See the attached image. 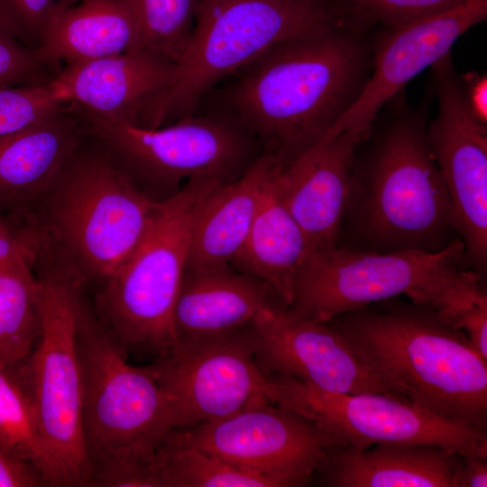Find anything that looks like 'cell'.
<instances>
[{
    "label": "cell",
    "mask_w": 487,
    "mask_h": 487,
    "mask_svg": "<svg viewBox=\"0 0 487 487\" xmlns=\"http://www.w3.org/2000/svg\"><path fill=\"white\" fill-rule=\"evenodd\" d=\"M338 15L371 30H395L466 0H333Z\"/></svg>",
    "instance_id": "obj_29"
},
{
    "label": "cell",
    "mask_w": 487,
    "mask_h": 487,
    "mask_svg": "<svg viewBox=\"0 0 487 487\" xmlns=\"http://www.w3.org/2000/svg\"><path fill=\"white\" fill-rule=\"evenodd\" d=\"M39 247V234L29 211L0 212V269L20 260L35 266Z\"/></svg>",
    "instance_id": "obj_33"
},
{
    "label": "cell",
    "mask_w": 487,
    "mask_h": 487,
    "mask_svg": "<svg viewBox=\"0 0 487 487\" xmlns=\"http://www.w3.org/2000/svg\"><path fill=\"white\" fill-rule=\"evenodd\" d=\"M165 439L271 476L282 487L308 484L329 450L343 446L298 412L271 401L217 421L172 428Z\"/></svg>",
    "instance_id": "obj_13"
},
{
    "label": "cell",
    "mask_w": 487,
    "mask_h": 487,
    "mask_svg": "<svg viewBox=\"0 0 487 487\" xmlns=\"http://www.w3.org/2000/svg\"><path fill=\"white\" fill-rule=\"evenodd\" d=\"M77 343L81 369V425L91 486L158 487L154 456L173 428L166 397L146 367L96 317L80 291Z\"/></svg>",
    "instance_id": "obj_5"
},
{
    "label": "cell",
    "mask_w": 487,
    "mask_h": 487,
    "mask_svg": "<svg viewBox=\"0 0 487 487\" xmlns=\"http://www.w3.org/2000/svg\"><path fill=\"white\" fill-rule=\"evenodd\" d=\"M275 403L312 422L344 446L428 444L467 455H487V431L445 418L383 392L332 393L292 379L271 378Z\"/></svg>",
    "instance_id": "obj_12"
},
{
    "label": "cell",
    "mask_w": 487,
    "mask_h": 487,
    "mask_svg": "<svg viewBox=\"0 0 487 487\" xmlns=\"http://www.w3.org/2000/svg\"><path fill=\"white\" fill-rule=\"evenodd\" d=\"M252 328L256 362L269 378L292 379L332 393H385L328 322L276 304L262 309Z\"/></svg>",
    "instance_id": "obj_15"
},
{
    "label": "cell",
    "mask_w": 487,
    "mask_h": 487,
    "mask_svg": "<svg viewBox=\"0 0 487 487\" xmlns=\"http://www.w3.org/2000/svg\"><path fill=\"white\" fill-rule=\"evenodd\" d=\"M277 166L262 154L241 177L220 184L205 198L194 222L186 269L232 265Z\"/></svg>",
    "instance_id": "obj_22"
},
{
    "label": "cell",
    "mask_w": 487,
    "mask_h": 487,
    "mask_svg": "<svg viewBox=\"0 0 487 487\" xmlns=\"http://www.w3.org/2000/svg\"><path fill=\"white\" fill-rule=\"evenodd\" d=\"M461 458L428 444L337 446L329 450L314 479L330 487H453Z\"/></svg>",
    "instance_id": "obj_21"
},
{
    "label": "cell",
    "mask_w": 487,
    "mask_h": 487,
    "mask_svg": "<svg viewBox=\"0 0 487 487\" xmlns=\"http://www.w3.org/2000/svg\"><path fill=\"white\" fill-rule=\"evenodd\" d=\"M63 103L54 81L44 86L0 87V135L37 122Z\"/></svg>",
    "instance_id": "obj_31"
},
{
    "label": "cell",
    "mask_w": 487,
    "mask_h": 487,
    "mask_svg": "<svg viewBox=\"0 0 487 487\" xmlns=\"http://www.w3.org/2000/svg\"><path fill=\"white\" fill-rule=\"evenodd\" d=\"M82 133L95 142L141 192L156 201L192 179L228 182L262 155L256 141L237 124L213 111L147 127L109 120L69 103Z\"/></svg>",
    "instance_id": "obj_8"
},
{
    "label": "cell",
    "mask_w": 487,
    "mask_h": 487,
    "mask_svg": "<svg viewBox=\"0 0 487 487\" xmlns=\"http://www.w3.org/2000/svg\"><path fill=\"white\" fill-rule=\"evenodd\" d=\"M57 0H0V23L23 44L41 48Z\"/></svg>",
    "instance_id": "obj_32"
},
{
    "label": "cell",
    "mask_w": 487,
    "mask_h": 487,
    "mask_svg": "<svg viewBox=\"0 0 487 487\" xmlns=\"http://www.w3.org/2000/svg\"><path fill=\"white\" fill-rule=\"evenodd\" d=\"M487 0H466L395 30H380L368 81L360 96L333 130H351L364 137L393 96L444 56L466 31L485 21Z\"/></svg>",
    "instance_id": "obj_16"
},
{
    "label": "cell",
    "mask_w": 487,
    "mask_h": 487,
    "mask_svg": "<svg viewBox=\"0 0 487 487\" xmlns=\"http://www.w3.org/2000/svg\"><path fill=\"white\" fill-rule=\"evenodd\" d=\"M482 280V275L467 267L461 238L437 252L336 246L308 252L287 308L301 317L327 322L344 312L406 296L444 313Z\"/></svg>",
    "instance_id": "obj_6"
},
{
    "label": "cell",
    "mask_w": 487,
    "mask_h": 487,
    "mask_svg": "<svg viewBox=\"0 0 487 487\" xmlns=\"http://www.w3.org/2000/svg\"><path fill=\"white\" fill-rule=\"evenodd\" d=\"M38 278L41 332L29 355L12 367L30 398L61 486H91L82 435V381L77 343V306L82 289Z\"/></svg>",
    "instance_id": "obj_10"
},
{
    "label": "cell",
    "mask_w": 487,
    "mask_h": 487,
    "mask_svg": "<svg viewBox=\"0 0 487 487\" xmlns=\"http://www.w3.org/2000/svg\"><path fill=\"white\" fill-rule=\"evenodd\" d=\"M487 455L462 456L454 476L453 487H486Z\"/></svg>",
    "instance_id": "obj_36"
},
{
    "label": "cell",
    "mask_w": 487,
    "mask_h": 487,
    "mask_svg": "<svg viewBox=\"0 0 487 487\" xmlns=\"http://www.w3.org/2000/svg\"><path fill=\"white\" fill-rule=\"evenodd\" d=\"M134 9L144 44L174 62L190 37L198 0H127Z\"/></svg>",
    "instance_id": "obj_28"
},
{
    "label": "cell",
    "mask_w": 487,
    "mask_h": 487,
    "mask_svg": "<svg viewBox=\"0 0 487 487\" xmlns=\"http://www.w3.org/2000/svg\"><path fill=\"white\" fill-rule=\"evenodd\" d=\"M160 202L84 135L29 210L39 234L36 275L96 290L136 246Z\"/></svg>",
    "instance_id": "obj_4"
},
{
    "label": "cell",
    "mask_w": 487,
    "mask_h": 487,
    "mask_svg": "<svg viewBox=\"0 0 487 487\" xmlns=\"http://www.w3.org/2000/svg\"><path fill=\"white\" fill-rule=\"evenodd\" d=\"M222 183L192 179L161 201L136 246L95 290L90 302L96 317L126 350L147 346L157 354L177 339L173 312L194 222Z\"/></svg>",
    "instance_id": "obj_7"
},
{
    "label": "cell",
    "mask_w": 487,
    "mask_h": 487,
    "mask_svg": "<svg viewBox=\"0 0 487 487\" xmlns=\"http://www.w3.org/2000/svg\"><path fill=\"white\" fill-rule=\"evenodd\" d=\"M84 138L69 103L0 135V212H26L49 189Z\"/></svg>",
    "instance_id": "obj_19"
},
{
    "label": "cell",
    "mask_w": 487,
    "mask_h": 487,
    "mask_svg": "<svg viewBox=\"0 0 487 487\" xmlns=\"http://www.w3.org/2000/svg\"><path fill=\"white\" fill-rule=\"evenodd\" d=\"M464 105L474 120L487 126V76L470 71L459 75Z\"/></svg>",
    "instance_id": "obj_35"
},
{
    "label": "cell",
    "mask_w": 487,
    "mask_h": 487,
    "mask_svg": "<svg viewBox=\"0 0 487 487\" xmlns=\"http://www.w3.org/2000/svg\"><path fill=\"white\" fill-rule=\"evenodd\" d=\"M365 139L351 130H330L275 172L277 191L310 251L338 245L355 154Z\"/></svg>",
    "instance_id": "obj_17"
},
{
    "label": "cell",
    "mask_w": 487,
    "mask_h": 487,
    "mask_svg": "<svg viewBox=\"0 0 487 487\" xmlns=\"http://www.w3.org/2000/svg\"><path fill=\"white\" fill-rule=\"evenodd\" d=\"M61 69L41 48L25 46L0 23V87L44 86Z\"/></svg>",
    "instance_id": "obj_30"
},
{
    "label": "cell",
    "mask_w": 487,
    "mask_h": 487,
    "mask_svg": "<svg viewBox=\"0 0 487 487\" xmlns=\"http://www.w3.org/2000/svg\"><path fill=\"white\" fill-rule=\"evenodd\" d=\"M81 0H57V5L59 6H70L78 4Z\"/></svg>",
    "instance_id": "obj_37"
},
{
    "label": "cell",
    "mask_w": 487,
    "mask_h": 487,
    "mask_svg": "<svg viewBox=\"0 0 487 487\" xmlns=\"http://www.w3.org/2000/svg\"><path fill=\"white\" fill-rule=\"evenodd\" d=\"M430 69L437 113L427 124L428 144L464 244L466 265L483 276L487 267V126L469 114L451 54Z\"/></svg>",
    "instance_id": "obj_14"
},
{
    "label": "cell",
    "mask_w": 487,
    "mask_h": 487,
    "mask_svg": "<svg viewBox=\"0 0 487 487\" xmlns=\"http://www.w3.org/2000/svg\"><path fill=\"white\" fill-rule=\"evenodd\" d=\"M40 280L34 263L0 269V362L14 366L32 352L41 332Z\"/></svg>",
    "instance_id": "obj_25"
},
{
    "label": "cell",
    "mask_w": 487,
    "mask_h": 487,
    "mask_svg": "<svg viewBox=\"0 0 487 487\" xmlns=\"http://www.w3.org/2000/svg\"><path fill=\"white\" fill-rule=\"evenodd\" d=\"M169 404L173 428L275 401L274 381L255 359L252 324L212 336L177 338L148 365Z\"/></svg>",
    "instance_id": "obj_11"
},
{
    "label": "cell",
    "mask_w": 487,
    "mask_h": 487,
    "mask_svg": "<svg viewBox=\"0 0 487 487\" xmlns=\"http://www.w3.org/2000/svg\"><path fill=\"white\" fill-rule=\"evenodd\" d=\"M176 62L150 49L67 63L54 79L63 102L109 120L152 127Z\"/></svg>",
    "instance_id": "obj_18"
},
{
    "label": "cell",
    "mask_w": 487,
    "mask_h": 487,
    "mask_svg": "<svg viewBox=\"0 0 487 487\" xmlns=\"http://www.w3.org/2000/svg\"><path fill=\"white\" fill-rule=\"evenodd\" d=\"M430 83V82H428ZM429 84L411 106L389 100L359 146L338 246L373 252H437L460 238L427 135Z\"/></svg>",
    "instance_id": "obj_2"
},
{
    "label": "cell",
    "mask_w": 487,
    "mask_h": 487,
    "mask_svg": "<svg viewBox=\"0 0 487 487\" xmlns=\"http://www.w3.org/2000/svg\"><path fill=\"white\" fill-rule=\"evenodd\" d=\"M154 471L159 487H282L271 476L167 439L155 452Z\"/></svg>",
    "instance_id": "obj_26"
},
{
    "label": "cell",
    "mask_w": 487,
    "mask_h": 487,
    "mask_svg": "<svg viewBox=\"0 0 487 487\" xmlns=\"http://www.w3.org/2000/svg\"><path fill=\"white\" fill-rule=\"evenodd\" d=\"M276 304L283 303L267 284L232 265L185 269L174 329L177 338L225 334L250 326L262 309Z\"/></svg>",
    "instance_id": "obj_20"
},
{
    "label": "cell",
    "mask_w": 487,
    "mask_h": 487,
    "mask_svg": "<svg viewBox=\"0 0 487 487\" xmlns=\"http://www.w3.org/2000/svg\"><path fill=\"white\" fill-rule=\"evenodd\" d=\"M39 486L47 484L36 467L0 447V487Z\"/></svg>",
    "instance_id": "obj_34"
},
{
    "label": "cell",
    "mask_w": 487,
    "mask_h": 487,
    "mask_svg": "<svg viewBox=\"0 0 487 487\" xmlns=\"http://www.w3.org/2000/svg\"><path fill=\"white\" fill-rule=\"evenodd\" d=\"M0 447L31 463L47 486H61L47 451L30 398L12 366L0 362Z\"/></svg>",
    "instance_id": "obj_27"
},
{
    "label": "cell",
    "mask_w": 487,
    "mask_h": 487,
    "mask_svg": "<svg viewBox=\"0 0 487 487\" xmlns=\"http://www.w3.org/2000/svg\"><path fill=\"white\" fill-rule=\"evenodd\" d=\"M327 322L386 394L487 429V358L438 311L393 298Z\"/></svg>",
    "instance_id": "obj_3"
},
{
    "label": "cell",
    "mask_w": 487,
    "mask_h": 487,
    "mask_svg": "<svg viewBox=\"0 0 487 487\" xmlns=\"http://www.w3.org/2000/svg\"><path fill=\"white\" fill-rule=\"evenodd\" d=\"M338 19L333 0H198L190 37L153 126L196 113L210 90L274 45Z\"/></svg>",
    "instance_id": "obj_9"
},
{
    "label": "cell",
    "mask_w": 487,
    "mask_h": 487,
    "mask_svg": "<svg viewBox=\"0 0 487 487\" xmlns=\"http://www.w3.org/2000/svg\"><path fill=\"white\" fill-rule=\"evenodd\" d=\"M278 167L267 182L247 239L232 266L267 284L288 307L296 275L310 249L277 191Z\"/></svg>",
    "instance_id": "obj_24"
},
{
    "label": "cell",
    "mask_w": 487,
    "mask_h": 487,
    "mask_svg": "<svg viewBox=\"0 0 487 487\" xmlns=\"http://www.w3.org/2000/svg\"><path fill=\"white\" fill-rule=\"evenodd\" d=\"M378 32L339 18L287 39L216 86L198 110L229 118L284 166L319 142L358 99Z\"/></svg>",
    "instance_id": "obj_1"
},
{
    "label": "cell",
    "mask_w": 487,
    "mask_h": 487,
    "mask_svg": "<svg viewBox=\"0 0 487 487\" xmlns=\"http://www.w3.org/2000/svg\"><path fill=\"white\" fill-rule=\"evenodd\" d=\"M144 47L138 16L127 0H81L70 6L56 5L41 49L61 65Z\"/></svg>",
    "instance_id": "obj_23"
}]
</instances>
